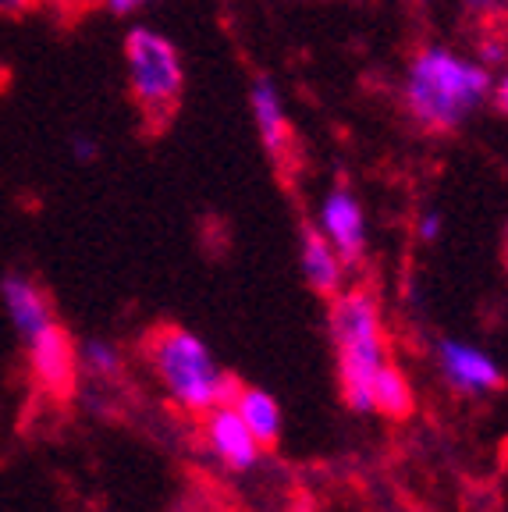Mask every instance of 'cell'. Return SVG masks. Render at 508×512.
I'll return each instance as SVG.
<instances>
[{
  "mask_svg": "<svg viewBox=\"0 0 508 512\" xmlns=\"http://www.w3.org/2000/svg\"><path fill=\"white\" fill-rule=\"evenodd\" d=\"M462 8L473 18H484V22H494V18L508 15V0H462Z\"/></svg>",
  "mask_w": 508,
  "mask_h": 512,
  "instance_id": "obj_15",
  "label": "cell"
},
{
  "mask_svg": "<svg viewBox=\"0 0 508 512\" xmlns=\"http://www.w3.org/2000/svg\"><path fill=\"white\" fill-rule=\"evenodd\" d=\"M199 434H203V445H207L210 456L231 473H249L263 456L260 441L253 438V431H249L246 420L231 402L214 406L210 413L199 416Z\"/></svg>",
  "mask_w": 508,
  "mask_h": 512,
  "instance_id": "obj_7",
  "label": "cell"
},
{
  "mask_svg": "<svg viewBox=\"0 0 508 512\" xmlns=\"http://www.w3.org/2000/svg\"><path fill=\"white\" fill-rule=\"evenodd\" d=\"M231 406L239 409V416L246 420V427L253 431V438L260 441V448H274L281 441V427H285V416H281L278 399L263 388H253V384H242L239 395Z\"/></svg>",
  "mask_w": 508,
  "mask_h": 512,
  "instance_id": "obj_12",
  "label": "cell"
},
{
  "mask_svg": "<svg viewBox=\"0 0 508 512\" xmlns=\"http://www.w3.org/2000/svg\"><path fill=\"white\" fill-rule=\"evenodd\" d=\"M491 93V72L445 47H423L405 75V111L427 132H455Z\"/></svg>",
  "mask_w": 508,
  "mask_h": 512,
  "instance_id": "obj_3",
  "label": "cell"
},
{
  "mask_svg": "<svg viewBox=\"0 0 508 512\" xmlns=\"http://www.w3.org/2000/svg\"><path fill=\"white\" fill-rule=\"evenodd\" d=\"M29 377L32 388L54 402H64L79 384V345L61 324H47L29 342Z\"/></svg>",
  "mask_w": 508,
  "mask_h": 512,
  "instance_id": "obj_5",
  "label": "cell"
},
{
  "mask_svg": "<svg viewBox=\"0 0 508 512\" xmlns=\"http://www.w3.org/2000/svg\"><path fill=\"white\" fill-rule=\"evenodd\" d=\"M143 356L157 377L160 392L185 416H203L214 406L235 402L242 381L214 360V352L196 331L178 324H157L146 331Z\"/></svg>",
  "mask_w": 508,
  "mask_h": 512,
  "instance_id": "obj_1",
  "label": "cell"
},
{
  "mask_svg": "<svg viewBox=\"0 0 508 512\" xmlns=\"http://www.w3.org/2000/svg\"><path fill=\"white\" fill-rule=\"evenodd\" d=\"M79 367H86V374L96 381H118L125 374V356L107 338H86L79 345Z\"/></svg>",
  "mask_w": 508,
  "mask_h": 512,
  "instance_id": "obj_14",
  "label": "cell"
},
{
  "mask_svg": "<svg viewBox=\"0 0 508 512\" xmlns=\"http://www.w3.org/2000/svg\"><path fill=\"white\" fill-rule=\"evenodd\" d=\"M36 8H40V0H0V15L4 18H22Z\"/></svg>",
  "mask_w": 508,
  "mask_h": 512,
  "instance_id": "obj_17",
  "label": "cell"
},
{
  "mask_svg": "<svg viewBox=\"0 0 508 512\" xmlns=\"http://www.w3.org/2000/svg\"><path fill=\"white\" fill-rule=\"evenodd\" d=\"M374 413L388 416L395 424H402V420H409V416L416 413L413 381H409L405 370L395 367V363H384L374 374Z\"/></svg>",
  "mask_w": 508,
  "mask_h": 512,
  "instance_id": "obj_13",
  "label": "cell"
},
{
  "mask_svg": "<svg viewBox=\"0 0 508 512\" xmlns=\"http://www.w3.org/2000/svg\"><path fill=\"white\" fill-rule=\"evenodd\" d=\"M494 107H498L501 114H508V75L498 82V89H494Z\"/></svg>",
  "mask_w": 508,
  "mask_h": 512,
  "instance_id": "obj_19",
  "label": "cell"
},
{
  "mask_svg": "<svg viewBox=\"0 0 508 512\" xmlns=\"http://www.w3.org/2000/svg\"><path fill=\"white\" fill-rule=\"evenodd\" d=\"M111 15H132L135 8H143L146 0H104Z\"/></svg>",
  "mask_w": 508,
  "mask_h": 512,
  "instance_id": "obj_18",
  "label": "cell"
},
{
  "mask_svg": "<svg viewBox=\"0 0 508 512\" xmlns=\"http://www.w3.org/2000/svg\"><path fill=\"white\" fill-rule=\"evenodd\" d=\"M79 157H82V160L93 157V143H82V139H79Z\"/></svg>",
  "mask_w": 508,
  "mask_h": 512,
  "instance_id": "obj_20",
  "label": "cell"
},
{
  "mask_svg": "<svg viewBox=\"0 0 508 512\" xmlns=\"http://www.w3.org/2000/svg\"><path fill=\"white\" fill-rule=\"evenodd\" d=\"M441 232H445V217L437 214V210H430V214L420 217V239L423 242H437L441 239Z\"/></svg>",
  "mask_w": 508,
  "mask_h": 512,
  "instance_id": "obj_16",
  "label": "cell"
},
{
  "mask_svg": "<svg viewBox=\"0 0 508 512\" xmlns=\"http://www.w3.org/2000/svg\"><path fill=\"white\" fill-rule=\"evenodd\" d=\"M327 338L334 349L342 402L352 413H374V374L388 363L384 317L374 288L352 285L331 296Z\"/></svg>",
  "mask_w": 508,
  "mask_h": 512,
  "instance_id": "obj_2",
  "label": "cell"
},
{
  "mask_svg": "<svg viewBox=\"0 0 508 512\" xmlns=\"http://www.w3.org/2000/svg\"><path fill=\"white\" fill-rule=\"evenodd\" d=\"M437 370L448 388L466 399H484L505 384V370L498 367L491 352H484L480 345L455 342V338L437 342Z\"/></svg>",
  "mask_w": 508,
  "mask_h": 512,
  "instance_id": "obj_6",
  "label": "cell"
},
{
  "mask_svg": "<svg viewBox=\"0 0 508 512\" xmlns=\"http://www.w3.org/2000/svg\"><path fill=\"white\" fill-rule=\"evenodd\" d=\"M249 104H253V121H256V132H260L263 150L270 153V160H274L278 168H288V160H292V153H295V128H292V121H288L281 93L270 75H256L253 79Z\"/></svg>",
  "mask_w": 508,
  "mask_h": 512,
  "instance_id": "obj_9",
  "label": "cell"
},
{
  "mask_svg": "<svg viewBox=\"0 0 508 512\" xmlns=\"http://www.w3.org/2000/svg\"><path fill=\"white\" fill-rule=\"evenodd\" d=\"M125 64H128V89L139 107V118L150 136H160L178 114L185 89L182 54L167 36L153 29H132L125 36Z\"/></svg>",
  "mask_w": 508,
  "mask_h": 512,
  "instance_id": "obj_4",
  "label": "cell"
},
{
  "mask_svg": "<svg viewBox=\"0 0 508 512\" xmlns=\"http://www.w3.org/2000/svg\"><path fill=\"white\" fill-rule=\"evenodd\" d=\"M0 296H4V306H8L11 324H15V331L25 342L57 320L47 288L36 278H29V274H8V278L0 281Z\"/></svg>",
  "mask_w": 508,
  "mask_h": 512,
  "instance_id": "obj_10",
  "label": "cell"
},
{
  "mask_svg": "<svg viewBox=\"0 0 508 512\" xmlns=\"http://www.w3.org/2000/svg\"><path fill=\"white\" fill-rule=\"evenodd\" d=\"M299 264H302V278L306 285L317 292V296L331 299L345 288V264L342 256L334 253V246L327 242V235L320 232L317 224L302 221L299 228Z\"/></svg>",
  "mask_w": 508,
  "mask_h": 512,
  "instance_id": "obj_11",
  "label": "cell"
},
{
  "mask_svg": "<svg viewBox=\"0 0 508 512\" xmlns=\"http://www.w3.org/2000/svg\"><path fill=\"white\" fill-rule=\"evenodd\" d=\"M320 232L342 256L345 267H359L366 256V217L349 185H334L320 203Z\"/></svg>",
  "mask_w": 508,
  "mask_h": 512,
  "instance_id": "obj_8",
  "label": "cell"
}]
</instances>
